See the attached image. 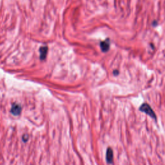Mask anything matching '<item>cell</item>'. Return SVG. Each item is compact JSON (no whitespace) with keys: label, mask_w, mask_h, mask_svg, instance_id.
Wrapping results in <instances>:
<instances>
[{"label":"cell","mask_w":165,"mask_h":165,"mask_svg":"<svg viewBox=\"0 0 165 165\" xmlns=\"http://www.w3.org/2000/svg\"><path fill=\"white\" fill-rule=\"evenodd\" d=\"M139 110L141 112L145 113L147 115H148V116H149L152 119H153L155 120H157V116H156V113L153 112L152 107L150 106L148 103L142 104L141 106L139 107Z\"/></svg>","instance_id":"cell-1"},{"label":"cell","mask_w":165,"mask_h":165,"mask_svg":"<svg viewBox=\"0 0 165 165\" xmlns=\"http://www.w3.org/2000/svg\"><path fill=\"white\" fill-rule=\"evenodd\" d=\"M106 160L108 164H112L113 163L114 160V153H113V150L108 147L107 150V153H106Z\"/></svg>","instance_id":"cell-2"},{"label":"cell","mask_w":165,"mask_h":165,"mask_svg":"<svg viewBox=\"0 0 165 165\" xmlns=\"http://www.w3.org/2000/svg\"><path fill=\"white\" fill-rule=\"evenodd\" d=\"M21 110L22 108L19 104H14L11 109V112L13 115H14V116H18V115L21 114Z\"/></svg>","instance_id":"cell-3"},{"label":"cell","mask_w":165,"mask_h":165,"mask_svg":"<svg viewBox=\"0 0 165 165\" xmlns=\"http://www.w3.org/2000/svg\"><path fill=\"white\" fill-rule=\"evenodd\" d=\"M100 47H101V51L103 52H107V51H108V50L110 49L109 39H107L105 41L101 42V43H100Z\"/></svg>","instance_id":"cell-4"},{"label":"cell","mask_w":165,"mask_h":165,"mask_svg":"<svg viewBox=\"0 0 165 165\" xmlns=\"http://www.w3.org/2000/svg\"><path fill=\"white\" fill-rule=\"evenodd\" d=\"M48 48L47 46H43L39 48L40 59H41V60L45 59L47 53H48Z\"/></svg>","instance_id":"cell-5"},{"label":"cell","mask_w":165,"mask_h":165,"mask_svg":"<svg viewBox=\"0 0 165 165\" xmlns=\"http://www.w3.org/2000/svg\"><path fill=\"white\" fill-rule=\"evenodd\" d=\"M28 136L27 135H25V136H23V140L25 141V142H26L27 140H28Z\"/></svg>","instance_id":"cell-6"},{"label":"cell","mask_w":165,"mask_h":165,"mask_svg":"<svg viewBox=\"0 0 165 165\" xmlns=\"http://www.w3.org/2000/svg\"><path fill=\"white\" fill-rule=\"evenodd\" d=\"M119 71H117V70H115V71L113 72V74L114 76H117V75H119Z\"/></svg>","instance_id":"cell-7"}]
</instances>
